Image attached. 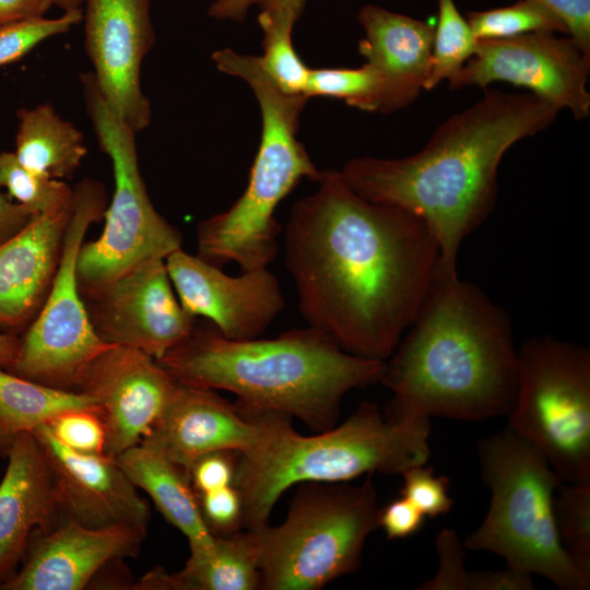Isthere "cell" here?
<instances>
[{
	"label": "cell",
	"mask_w": 590,
	"mask_h": 590,
	"mask_svg": "<svg viewBox=\"0 0 590 590\" xmlns=\"http://www.w3.org/2000/svg\"><path fill=\"white\" fill-rule=\"evenodd\" d=\"M198 496L205 524L214 536H225L243 530L241 499L234 485Z\"/></svg>",
	"instance_id": "cell-36"
},
{
	"label": "cell",
	"mask_w": 590,
	"mask_h": 590,
	"mask_svg": "<svg viewBox=\"0 0 590 590\" xmlns=\"http://www.w3.org/2000/svg\"><path fill=\"white\" fill-rule=\"evenodd\" d=\"M371 474L359 485L305 482L286 519L252 530L261 590H317L356 571L367 538L379 528Z\"/></svg>",
	"instance_id": "cell-7"
},
{
	"label": "cell",
	"mask_w": 590,
	"mask_h": 590,
	"mask_svg": "<svg viewBox=\"0 0 590 590\" xmlns=\"http://www.w3.org/2000/svg\"><path fill=\"white\" fill-rule=\"evenodd\" d=\"M97 408L84 392L42 385L0 368V453L21 433H33L61 412Z\"/></svg>",
	"instance_id": "cell-25"
},
{
	"label": "cell",
	"mask_w": 590,
	"mask_h": 590,
	"mask_svg": "<svg viewBox=\"0 0 590 590\" xmlns=\"http://www.w3.org/2000/svg\"><path fill=\"white\" fill-rule=\"evenodd\" d=\"M80 78L85 109L111 162L115 182L102 234L79 252L78 282L86 296L143 261L165 259L181 248L182 237L150 200L139 167L137 132L110 110L92 72Z\"/></svg>",
	"instance_id": "cell-8"
},
{
	"label": "cell",
	"mask_w": 590,
	"mask_h": 590,
	"mask_svg": "<svg viewBox=\"0 0 590 590\" xmlns=\"http://www.w3.org/2000/svg\"><path fill=\"white\" fill-rule=\"evenodd\" d=\"M305 95L338 98L356 109L376 113L380 108V80L367 62L357 68H310Z\"/></svg>",
	"instance_id": "cell-31"
},
{
	"label": "cell",
	"mask_w": 590,
	"mask_h": 590,
	"mask_svg": "<svg viewBox=\"0 0 590 590\" xmlns=\"http://www.w3.org/2000/svg\"><path fill=\"white\" fill-rule=\"evenodd\" d=\"M553 12L583 54L590 57V0H531Z\"/></svg>",
	"instance_id": "cell-39"
},
{
	"label": "cell",
	"mask_w": 590,
	"mask_h": 590,
	"mask_svg": "<svg viewBox=\"0 0 590 590\" xmlns=\"http://www.w3.org/2000/svg\"><path fill=\"white\" fill-rule=\"evenodd\" d=\"M34 216L56 213L71 204L73 188L24 166L14 152H0V190Z\"/></svg>",
	"instance_id": "cell-28"
},
{
	"label": "cell",
	"mask_w": 590,
	"mask_h": 590,
	"mask_svg": "<svg viewBox=\"0 0 590 590\" xmlns=\"http://www.w3.org/2000/svg\"><path fill=\"white\" fill-rule=\"evenodd\" d=\"M439 557L436 575L417 587L420 590H470L474 571L464 568V547L451 530H442L435 541Z\"/></svg>",
	"instance_id": "cell-35"
},
{
	"label": "cell",
	"mask_w": 590,
	"mask_h": 590,
	"mask_svg": "<svg viewBox=\"0 0 590 590\" xmlns=\"http://www.w3.org/2000/svg\"><path fill=\"white\" fill-rule=\"evenodd\" d=\"M298 19L287 11L258 13V24L263 33L260 63L275 84L291 95H305L310 70L292 43L293 28Z\"/></svg>",
	"instance_id": "cell-26"
},
{
	"label": "cell",
	"mask_w": 590,
	"mask_h": 590,
	"mask_svg": "<svg viewBox=\"0 0 590 590\" xmlns=\"http://www.w3.org/2000/svg\"><path fill=\"white\" fill-rule=\"evenodd\" d=\"M20 345V337L0 331V368L7 369L14 361Z\"/></svg>",
	"instance_id": "cell-43"
},
{
	"label": "cell",
	"mask_w": 590,
	"mask_h": 590,
	"mask_svg": "<svg viewBox=\"0 0 590 590\" xmlns=\"http://www.w3.org/2000/svg\"><path fill=\"white\" fill-rule=\"evenodd\" d=\"M508 425L565 483L590 482V349L550 335L518 350Z\"/></svg>",
	"instance_id": "cell-9"
},
{
	"label": "cell",
	"mask_w": 590,
	"mask_h": 590,
	"mask_svg": "<svg viewBox=\"0 0 590 590\" xmlns=\"http://www.w3.org/2000/svg\"><path fill=\"white\" fill-rule=\"evenodd\" d=\"M292 416L273 412L261 449L240 455L233 481L241 499L243 530L268 523L281 495L305 482L340 483L362 474H401L430 456L428 417L398 422L363 401L340 426L303 436Z\"/></svg>",
	"instance_id": "cell-5"
},
{
	"label": "cell",
	"mask_w": 590,
	"mask_h": 590,
	"mask_svg": "<svg viewBox=\"0 0 590 590\" xmlns=\"http://www.w3.org/2000/svg\"><path fill=\"white\" fill-rule=\"evenodd\" d=\"M70 213L71 204L34 216L0 244V331L16 334L37 315L57 270Z\"/></svg>",
	"instance_id": "cell-21"
},
{
	"label": "cell",
	"mask_w": 590,
	"mask_h": 590,
	"mask_svg": "<svg viewBox=\"0 0 590 590\" xmlns=\"http://www.w3.org/2000/svg\"><path fill=\"white\" fill-rule=\"evenodd\" d=\"M559 111L530 92L486 87L473 105L442 121L415 154L354 157L340 174L362 198L418 216L439 245V270L457 274L462 241L494 210L503 156L550 127Z\"/></svg>",
	"instance_id": "cell-2"
},
{
	"label": "cell",
	"mask_w": 590,
	"mask_h": 590,
	"mask_svg": "<svg viewBox=\"0 0 590 590\" xmlns=\"http://www.w3.org/2000/svg\"><path fill=\"white\" fill-rule=\"evenodd\" d=\"M81 10L57 17H39L0 27V67L22 59L46 39L69 32L82 21Z\"/></svg>",
	"instance_id": "cell-32"
},
{
	"label": "cell",
	"mask_w": 590,
	"mask_h": 590,
	"mask_svg": "<svg viewBox=\"0 0 590 590\" xmlns=\"http://www.w3.org/2000/svg\"><path fill=\"white\" fill-rule=\"evenodd\" d=\"M518 351L508 314L477 285L438 271L415 319L386 361L380 382L391 421L507 416Z\"/></svg>",
	"instance_id": "cell-3"
},
{
	"label": "cell",
	"mask_w": 590,
	"mask_h": 590,
	"mask_svg": "<svg viewBox=\"0 0 590 590\" xmlns=\"http://www.w3.org/2000/svg\"><path fill=\"white\" fill-rule=\"evenodd\" d=\"M284 227V262L309 327L343 351L387 361L439 271V245L399 206L368 201L323 169Z\"/></svg>",
	"instance_id": "cell-1"
},
{
	"label": "cell",
	"mask_w": 590,
	"mask_h": 590,
	"mask_svg": "<svg viewBox=\"0 0 590 590\" xmlns=\"http://www.w3.org/2000/svg\"><path fill=\"white\" fill-rule=\"evenodd\" d=\"M425 516L408 499H394L379 511V527L389 540L404 539L418 532Z\"/></svg>",
	"instance_id": "cell-40"
},
{
	"label": "cell",
	"mask_w": 590,
	"mask_h": 590,
	"mask_svg": "<svg viewBox=\"0 0 590 590\" xmlns=\"http://www.w3.org/2000/svg\"><path fill=\"white\" fill-rule=\"evenodd\" d=\"M34 532L20 568L0 590H80L107 563L134 556L145 536L130 527L92 529L67 518Z\"/></svg>",
	"instance_id": "cell-18"
},
{
	"label": "cell",
	"mask_w": 590,
	"mask_h": 590,
	"mask_svg": "<svg viewBox=\"0 0 590 590\" xmlns=\"http://www.w3.org/2000/svg\"><path fill=\"white\" fill-rule=\"evenodd\" d=\"M116 461L129 480L149 494L165 519L184 533L190 553L213 547L215 536L205 524L187 470L144 442L128 448Z\"/></svg>",
	"instance_id": "cell-22"
},
{
	"label": "cell",
	"mask_w": 590,
	"mask_h": 590,
	"mask_svg": "<svg viewBox=\"0 0 590 590\" xmlns=\"http://www.w3.org/2000/svg\"><path fill=\"white\" fill-rule=\"evenodd\" d=\"M33 217L27 209L10 200L0 190V244L24 228Z\"/></svg>",
	"instance_id": "cell-42"
},
{
	"label": "cell",
	"mask_w": 590,
	"mask_h": 590,
	"mask_svg": "<svg viewBox=\"0 0 590 590\" xmlns=\"http://www.w3.org/2000/svg\"><path fill=\"white\" fill-rule=\"evenodd\" d=\"M156 361L177 381L233 392L238 408L285 413L319 432L335 425L349 391L380 382L386 366L309 326L273 339L231 340L211 322Z\"/></svg>",
	"instance_id": "cell-4"
},
{
	"label": "cell",
	"mask_w": 590,
	"mask_h": 590,
	"mask_svg": "<svg viewBox=\"0 0 590 590\" xmlns=\"http://www.w3.org/2000/svg\"><path fill=\"white\" fill-rule=\"evenodd\" d=\"M138 589L153 590H256L260 586L259 554L252 530L215 536L209 552L190 553L180 571L154 569Z\"/></svg>",
	"instance_id": "cell-23"
},
{
	"label": "cell",
	"mask_w": 590,
	"mask_h": 590,
	"mask_svg": "<svg viewBox=\"0 0 590 590\" xmlns=\"http://www.w3.org/2000/svg\"><path fill=\"white\" fill-rule=\"evenodd\" d=\"M481 475L491 491L482 524L464 548L502 556L508 568L538 574L563 590H587L556 529L553 500L562 483L543 453L509 426L477 445Z\"/></svg>",
	"instance_id": "cell-6"
},
{
	"label": "cell",
	"mask_w": 590,
	"mask_h": 590,
	"mask_svg": "<svg viewBox=\"0 0 590 590\" xmlns=\"http://www.w3.org/2000/svg\"><path fill=\"white\" fill-rule=\"evenodd\" d=\"M152 0H85L84 47L110 110L137 133L152 107L141 86V66L155 43Z\"/></svg>",
	"instance_id": "cell-13"
},
{
	"label": "cell",
	"mask_w": 590,
	"mask_h": 590,
	"mask_svg": "<svg viewBox=\"0 0 590 590\" xmlns=\"http://www.w3.org/2000/svg\"><path fill=\"white\" fill-rule=\"evenodd\" d=\"M239 452L214 451L198 458L190 468V480L198 495L233 485Z\"/></svg>",
	"instance_id": "cell-37"
},
{
	"label": "cell",
	"mask_w": 590,
	"mask_h": 590,
	"mask_svg": "<svg viewBox=\"0 0 590 590\" xmlns=\"http://www.w3.org/2000/svg\"><path fill=\"white\" fill-rule=\"evenodd\" d=\"M15 155L27 168L54 179L71 177L87 154L83 133L46 102L17 110Z\"/></svg>",
	"instance_id": "cell-24"
},
{
	"label": "cell",
	"mask_w": 590,
	"mask_h": 590,
	"mask_svg": "<svg viewBox=\"0 0 590 590\" xmlns=\"http://www.w3.org/2000/svg\"><path fill=\"white\" fill-rule=\"evenodd\" d=\"M401 475V497L408 499L425 517L435 518L450 511L453 499L448 494L449 479L446 475H435L434 469L424 464L412 467Z\"/></svg>",
	"instance_id": "cell-34"
},
{
	"label": "cell",
	"mask_w": 590,
	"mask_h": 590,
	"mask_svg": "<svg viewBox=\"0 0 590 590\" xmlns=\"http://www.w3.org/2000/svg\"><path fill=\"white\" fill-rule=\"evenodd\" d=\"M553 509L560 544L571 563L590 579V482H562Z\"/></svg>",
	"instance_id": "cell-29"
},
{
	"label": "cell",
	"mask_w": 590,
	"mask_h": 590,
	"mask_svg": "<svg viewBox=\"0 0 590 590\" xmlns=\"http://www.w3.org/2000/svg\"><path fill=\"white\" fill-rule=\"evenodd\" d=\"M52 4L66 11L81 10L85 0H51Z\"/></svg>",
	"instance_id": "cell-44"
},
{
	"label": "cell",
	"mask_w": 590,
	"mask_h": 590,
	"mask_svg": "<svg viewBox=\"0 0 590 590\" xmlns=\"http://www.w3.org/2000/svg\"><path fill=\"white\" fill-rule=\"evenodd\" d=\"M310 0H214L208 8V16L219 21L244 22L251 8L259 12L287 11L298 17Z\"/></svg>",
	"instance_id": "cell-38"
},
{
	"label": "cell",
	"mask_w": 590,
	"mask_h": 590,
	"mask_svg": "<svg viewBox=\"0 0 590 590\" xmlns=\"http://www.w3.org/2000/svg\"><path fill=\"white\" fill-rule=\"evenodd\" d=\"M465 19L479 39L508 38L534 32L568 35L565 24L550 10L531 0H519L511 5L469 11Z\"/></svg>",
	"instance_id": "cell-30"
},
{
	"label": "cell",
	"mask_w": 590,
	"mask_h": 590,
	"mask_svg": "<svg viewBox=\"0 0 590 590\" xmlns=\"http://www.w3.org/2000/svg\"><path fill=\"white\" fill-rule=\"evenodd\" d=\"M270 417L271 411L241 409L214 389L177 381L163 413L141 442L190 472L193 462L210 452L250 455L261 449Z\"/></svg>",
	"instance_id": "cell-16"
},
{
	"label": "cell",
	"mask_w": 590,
	"mask_h": 590,
	"mask_svg": "<svg viewBox=\"0 0 590 590\" xmlns=\"http://www.w3.org/2000/svg\"><path fill=\"white\" fill-rule=\"evenodd\" d=\"M33 433L49 465L59 509L67 518L92 529L130 527L146 532L149 506L116 459L73 451L46 425Z\"/></svg>",
	"instance_id": "cell-17"
},
{
	"label": "cell",
	"mask_w": 590,
	"mask_h": 590,
	"mask_svg": "<svg viewBox=\"0 0 590 590\" xmlns=\"http://www.w3.org/2000/svg\"><path fill=\"white\" fill-rule=\"evenodd\" d=\"M52 5L51 0H0V27L44 17Z\"/></svg>",
	"instance_id": "cell-41"
},
{
	"label": "cell",
	"mask_w": 590,
	"mask_h": 590,
	"mask_svg": "<svg viewBox=\"0 0 590 590\" xmlns=\"http://www.w3.org/2000/svg\"><path fill=\"white\" fill-rule=\"evenodd\" d=\"M165 264L182 308L206 318L227 339L259 338L285 306L280 282L268 267L231 276L181 248Z\"/></svg>",
	"instance_id": "cell-14"
},
{
	"label": "cell",
	"mask_w": 590,
	"mask_h": 590,
	"mask_svg": "<svg viewBox=\"0 0 590 590\" xmlns=\"http://www.w3.org/2000/svg\"><path fill=\"white\" fill-rule=\"evenodd\" d=\"M106 204L107 196L101 182L84 179L73 187L57 270L42 307L20 338L14 361L5 369L11 374L76 391L90 364L114 345L97 334L76 275L85 234L104 216Z\"/></svg>",
	"instance_id": "cell-10"
},
{
	"label": "cell",
	"mask_w": 590,
	"mask_h": 590,
	"mask_svg": "<svg viewBox=\"0 0 590 590\" xmlns=\"http://www.w3.org/2000/svg\"><path fill=\"white\" fill-rule=\"evenodd\" d=\"M46 426L59 442L73 451L105 455L106 429L97 408L61 412Z\"/></svg>",
	"instance_id": "cell-33"
},
{
	"label": "cell",
	"mask_w": 590,
	"mask_h": 590,
	"mask_svg": "<svg viewBox=\"0 0 590 590\" xmlns=\"http://www.w3.org/2000/svg\"><path fill=\"white\" fill-rule=\"evenodd\" d=\"M177 380L144 352L114 344L87 367L76 391L93 397L106 429L105 455L116 459L151 432Z\"/></svg>",
	"instance_id": "cell-15"
},
{
	"label": "cell",
	"mask_w": 590,
	"mask_h": 590,
	"mask_svg": "<svg viewBox=\"0 0 590 590\" xmlns=\"http://www.w3.org/2000/svg\"><path fill=\"white\" fill-rule=\"evenodd\" d=\"M357 21L364 31L358 52L380 80L379 113L405 109L424 90L434 25L377 4L363 5Z\"/></svg>",
	"instance_id": "cell-19"
},
{
	"label": "cell",
	"mask_w": 590,
	"mask_h": 590,
	"mask_svg": "<svg viewBox=\"0 0 590 590\" xmlns=\"http://www.w3.org/2000/svg\"><path fill=\"white\" fill-rule=\"evenodd\" d=\"M438 16L424 90L451 80L474 55L477 39L455 0H437Z\"/></svg>",
	"instance_id": "cell-27"
},
{
	"label": "cell",
	"mask_w": 590,
	"mask_h": 590,
	"mask_svg": "<svg viewBox=\"0 0 590 590\" xmlns=\"http://www.w3.org/2000/svg\"><path fill=\"white\" fill-rule=\"evenodd\" d=\"M83 297L102 340L140 350L155 359L196 327V317L175 296L165 259L143 261Z\"/></svg>",
	"instance_id": "cell-12"
},
{
	"label": "cell",
	"mask_w": 590,
	"mask_h": 590,
	"mask_svg": "<svg viewBox=\"0 0 590 590\" xmlns=\"http://www.w3.org/2000/svg\"><path fill=\"white\" fill-rule=\"evenodd\" d=\"M0 482V586L22 562L35 531H46L60 511L52 475L34 433L19 434Z\"/></svg>",
	"instance_id": "cell-20"
},
{
	"label": "cell",
	"mask_w": 590,
	"mask_h": 590,
	"mask_svg": "<svg viewBox=\"0 0 590 590\" xmlns=\"http://www.w3.org/2000/svg\"><path fill=\"white\" fill-rule=\"evenodd\" d=\"M589 73L590 57L570 36L534 32L479 39L474 55L448 82L451 91L506 82L527 88L559 110H570L581 120L590 115Z\"/></svg>",
	"instance_id": "cell-11"
}]
</instances>
